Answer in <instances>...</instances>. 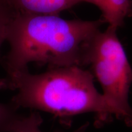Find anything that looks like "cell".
Masks as SVG:
<instances>
[{
	"label": "cell",
	"mask_w": 132,
	"mask_h": 132,
	"mask_svg": "<svg viewBox=\"0 0 132 132\" xmlns=\"http://www.w3.org/2000/svg\"><path fill=\"white\" fill-rule=\"evenodd\" d=\"M103 23L102 19L85 21L14 13L6 40L10 49L3 59L7 76L28 70L31 62L48 69L83 67L88 46Z\"/></svg>",
	"instance_id": "cell-1"
},
{
	"label": "cell",
	"mask_w": 132,
	"mask_h": 132,
	"mask_svg": "<svg viewBox=\"0 0 132 132\" xmlns=\"http://www.w3.org/2000/svg\"><path fill=\"white\" fill-rule=\"evenodd\" d=\"M94 78L90 71L78 66L48 69L38 75L28 69L0 80V89L17 90L10 102L17 110L47 112L66 126L75 116L93 113L100 127L112 120L114 111L97 90Z\"/></svg>",
	"instance_id": "cell-2"
},
{
	"label": "cell",
	"mask_w": 132,
	"mask_h": 132,
	"mask_svg": "<svg viewBox=\"0 0 132 132\" xmlns=\"http://www.w3.org/2000/svg\"><path fill=\"white\" fill-rule=\"evenodd\" d=\"M116 28L108 26L92 38L85 57L86 66L100 82L103 95L114 111V116L132 126V110L128 102L132 84V69L117 36Z\"/></svg>",
	"instance_id": "cell-3"
},
{
	"label": "cell",
	"mask_w": 132,
	"mask_h": 132,
	"mask_svg": "<svg viewBox=\"0 0 132 132\" xmlns=\"http://www.w3.org/2000/svg\"><path fill=\"white\" fill-rule=\"evenodd\" d=\"M82 0H4V3L16 14L55 15L70 9Z\"/></svg>",
	"instance_id": "cell-4"
},
{
	"label": "cell",
	"mask_w": 132,
	"mask_h": 132,
	"mask_svg": "<svg viewBox=\"0 0 132 132\" xmlns=\"http://www.w3.org/2000/svg\"><path fill=\"white\" fill-rule=\"evenodd\" d=\"M94 4L102 12L104 23L115 28L122 26L126 18L132 16L131 0H82Z\"/></svg>",
	"instance_id": "cell-5"
},
{
	"label": "cell",
	"mask_w": 132,
	"mask_h": 132,
	"mask_svg": "<svg viewBox=\"0 0 132 132\" xmlns=\"http://www.w3.org/2000/svg\"><path fill=\"white\" fill-rule=\"evenodd\" d=\"M43 119L38 112H32L28 116L19 114L13 124L11 132H43L40 126ZM89 123L87 122L72 132H86ZM54 132H64L57 130Z\"/></svg>",
	"instance_id": "cell-6"
},
{
	"label": "cell",
	"mask_w": 132,
	"mask_h": 132,
	"mask_svg": "<svg viewBox=\"0 0 132 132\" xmlns=\"http://www.w3.org/2000/svg\"><path fill=\"white\" fill-rule=\"evenodd\" d=\"M11 103H0V132H11L13 124L19 114Z\"/></svg>",
	"instance_id": "cell-7"
},
{
	"label": "cell",
	"mask_w": 132,
	"mask_h": 132,
	"mask_svg": "<svg viewBox=\"0 0 132 132\" xmlns=\"http://www.w3.org/2000/svg\"><path fill=\"white\" fill-rule=\"evenodd\" d=\"M14 13L6 4L0 2V48L7 40L8 30Z\"/></svg>",
	"instance_id": "cell-8"
},
{
	"label": "cell",
	"mask_w": 132,
	"mask_h": 132,
	"mask_svg": "<svg viewBox=\"0 0 132 132\" xmlns=\"http://www.w3.org/2000/svg\"><path fill=\"white\" fill-rule=\"evenodd\" d=\"M0 2H2V3H4V0H0ZM4 4H5V3H4Z\"/></svg>",
	"instance_id": "cell-9"
}]
</instances>
